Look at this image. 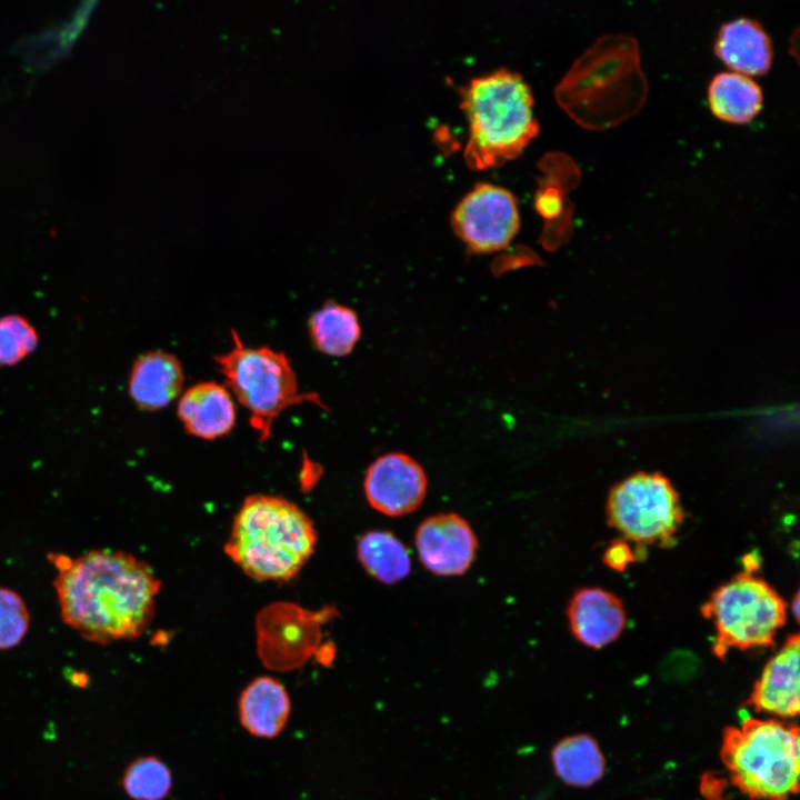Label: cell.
<instances>
[{
    "label": "cell",
    "instance_id": "10",
    "mask_svg": "<svg viewBox=\"0 0 800 800\" xmlns=\"http://www.w3.org/2000/svg\"><path fill=\"white\" fill-rule=\"evenodd\" d=\"M332 613L309 612L288 603L266 608L257 623L258 653L264 666L277 671L302 666L320 642L322 618Z\"/></svg>",
    "mask_w": 800,
    "mask_h": 800
},
{
    "label": "cell",
    "instance_id": "28",
    "mask_svg": "<svg viewBox=\"0 0 800 800\" xmlns=\"http://www.w3.org/2000/svg\"><path fill=\"white\" fill-rule=\"evenodd\" d=\"M792 604H793L792 606L793 614L796 618H798V614H799V594L798 593L794 596Z\"/></svg>",
    "mask_w": 800,
    "mask_h": 800
},
{
    "label": "cell",
    "instance_id": "26",
    "mask_svg": "<svg viewBox=\"0 0 800 800\" xmlns=\"http://www.w3.org/2000/svg\"><path fill=\"white\" fill-rule=\"evenodd\" d=\"M30 613L21 596L0 587V650L19 646L28 633Z\"/></svg>",
    "mask_w": 800,
    "mask_h": 800
},
{
    "label": "cell",
    "instance_id": "12",
    "mask_svg": "<svg viewBox=\"0 0 800 800\" xmlns=\"http://www.w3.org/2000/svg\"><path fill=\"white\" fill-rule=\"evenodd\" d=\"M421 563L440 577L463 574L478 550L469 522L457 513H439L424 519L414 534Z\"/></svg>",
    "mask_w": 800,
    "mask_h": 800
},
{
    "label": "cell",
    "instance_id": "15",
    "mask_svg": "<svg viewBox=\"0 0 800 800\" xmlns=\"http://www.w3.org/2000/svg\"><path fill=\"white\" fill-rule=\"evenodd\" d=\"M177 416L190 436L216 440L234 428L237 412L228 388L214 381H201L180 394Z\"/></svg>",
    "mask_w": 800,
    "mask_h": 800
},
{
    "label": "cell",
    "instance_id": "8",
    "mask_svg": "<svg viewBox=\"0 0 800 800\" xmlns=\"http://www.w3.org/2000/svg\"><path fill=\"white\" fill-rule=\"evenodd\" d=\"M606 513L609 526L637 547H668L684 520L678 491L659 472H636L616 483Z\"/></svg>",
    "mask_w": 800,
    "mask_h": 800
},
{
    "label": "cell",
    "instance_id": "5",
    "mask_svg": "<svg viewBox=\"0 0 800 800\" xmlns=\"http://www.w3.org/2000/svg\"><path fill=\"white\" fill-rule=\"evenodd\" d=\"M721 760L731 782L754 800H788L799 790V728L746 717L723 731Z\"/></svg>",
    "mask_w": 800,
    "mask_h": 800
},
{
    "label": "cell",
    "instance_id": "13",
    "mask_svg": "<svg viewBox=\"0 0 800 800\" xmlns=\"http://www.w3.org/2000/svg\"><path fill=\"white\" fill-rule=\"evenodd\" d=\"M568 620L579 642L600 649L621 636L627 624V612L614 593L599 587H587L572 596Z\"/></svg>",
    "mask_w": 800,
    "mask_h": 800
},
{
    "label": "cell",
    "instance_id": "25",
    "mask_svg": "<svg viewBox=\"0 0 800 800\" xmlns=\"http://www.w3.org/2000/svg\"><path fill=\"white\" fill-rule=\"evenodd\" d=\"M38 343V331L26 317L18 313L0 317V367L20 363L37 349Z\"/></svg>",
    "mask_w": 800,
    "mask_h": 800
},
{
    "label": "cell",
    "instance_id": "23",
    "mask_svg": "<svg viewBox=\"0 0 800 800\" xmlns=\"http://www.w3.org/2000/svg\"><path fill=\"white\" fill-rule=\"evenodd\" d=\"M558 777L576 787H589L604 772V759L593 738L577 734L562 739L552 750Z\"/></svg>",
    "mask_w": 800,
    "mask_h": 800
},
{
    "label": "cell",
    "instance_id": "20",
    "mask_svg": "<svg viewBox=\"0 0 800 800\" xmlns=\"http://www.w3.org/2000/svg\"><path fill=\"white\" fill-rule=\"evenodd\" d=\"M708 103L719 120L744 124L761 111L763 94L752 78L732 71L720 72L709 83Z\"/></svg>",
    "mask_w": 800,
    "mask_h": 800
},
{
    "label": "cell",
    "instance_id": "6",
    "mask_svg": "<svg viewBox=\"0 0 800 800\" xmlns=\"http://www.w3.org/2000/svg\"><path fill=\"white\" fill-rule=\"evenodd\" d=\"M232 347L214 356L226 387L249 412L261 442L272 434L274 421L287 409L313 403L326 408L316 392L301 391L288 356L269 347H249L232 330Z\"/></svg>",
    "mask_w": 800,
    "mask_h": 800
},
{
    "label": "cell",
    "instance_id": "17",
    "mask_svg": "<svg viewBox=\"0 0 800 800\" xmlns=\"http://www.w3.org/2000/svg\"><path fill=\"white\" fill-rule=\"evenodd\" d=\"M543 166L548 174L541 181L536 208L547 221L543 244L554 250L572 233V207L566 199V192L578 184L580 171L574 161L563 153L549 154Z\"/></svg>",
    "mask_w": 800,
    "mask_h": 800
},
{
    "label": "cell",
    "instance_id": "16",
    "mask_svg": "<svg viewBox=\"0 0 800 800\" xmlns=\"http://www.w3.org/2000/svg\"><path fill=\"white\" fill-rule=\"evenodd\" d=\"M184 383L182 363L172 353L150 350L138 356L128 379V393L142 411H158L180 397Z\"/></svg>",
    "mask_w": 800,
    "mask_h": 800
},
{
    "label": "cell",
    "instance_id": "3",
    "mask_svg": "<svg viewBox=\"0 0 800 800\" xmlns=\"http://www.w3.org/2000/svg\"><path fill=\"white\" fill-rule=\"evenodd\" d=\"M316 544L314 526L296 503L254 494L234 516L224 552L256 580L287 581L302 569Z\"/></svg>",
    "mask_w": 800,
    "mask_h": 800
},
{
    "label": "cell",
    "instance_id": "19",
    "mask_svg": "<svg viewBox=\"0 0 800 800\" xmlns=\"http://www.w3.org/2000/svg\"><path fill=\"white\" fill-rule=\"evenodd\" d=\"M291 703L282 683L269 676L253 679L241 692L239 719L258 738H274L284 728Z\"/></svg>",
    "mask_w": 800,
    "mask_h": 800
},
{
    "label": "cell",
    "instance_id": "14",
    "mask_svg": "<svg viewBox=\"0 0 800 800\" xmlns=\"http://www.w3.org/2000/svg\"><path fill=\"white\" fill-rule=\"evenodd\" d=\"M799 636H790L767 662L746 701L757 712L782 718L799 712Z\"/></svg>",
    "mask_w": 800,
    "mask_h": 800
},
{
    "label": "cell",
    "instance_id": "11",
    "mask_svg": "<svg viewBox=\"0 0 800 800\" xmlns=\"http://www.w3.org/2000/svg\"><path fill=\"white\" fill-rule=\"evenodd\" d=\"M427 486L421 464L402 452L378 457L368 467L363 481L369 504L389 517L404 516L419 508Z\"/></svg>",
    "mask_w": 800,
    "mask_h": 800
},
{
    "label": "cell",
    "instance_id": "27",
    "mask_svg": "<svg viewBox=\"0 0 800 800\" xmlns=\"http://www.w3.org/2000/svg\"><path fill=\"white\" fill-rule=\"evenodd\" d=\"M602 559L608 568L614 571H623L636 560V554L630 542L618 539L607 547Z\"/></svg>",
    "mask_w": 800,
    "mask_h": 800
},
{
    "label": "cell",
    "instance_id": "9",
    "mask_svg": "<svg viewBox=\"0 0 800 800\" xmlns=\"http://www.w3.org/2000/svg\"><path fill=\"white\" fill-rule=\"evenodd\" d=\"M520 219L513 194L504 188L477 184L459 202L452 228L473 253H491L506 248L519 230Z\"/></svg>",
    "mask_w": 800,
    "mask_h": 800
},
{
    "label": "cell",
    "instance_id": "4",
    "mask_svg": "<svg viewBox=\"0 0 800 800\" xmlns=\"http://www.w3.org/2000/svg\"><path fill=\"white\" fill-rule=\"evenodd\" d=\"M461 108L470 128L464 160L473 170L514 159L539 131L530 88L516 72L473 78L462 89Z\"/></svg>",
    "mask_w": 800,
    "mask_h": 800
},
{
    "label": "cell",
    "instance_id": "21",
    "mask_svg": "<svg viewBox=\"0 0 800 800\" xmlns=\"http://www.w3.org/2000/svg\"><path fill=\"white\" fill-rule=\"evenodd\" d=\"M311 343L319 352L330 357H344L352 352L361 338L357 312L329 300L308 319Z\"/></svg>",
    "mask_w": 800,
    "mask_h": 800
},
{
    "label": "cell",
    "instance_id": "22",
    "mask_svg": "<svg viewBox=\"0 0 800 800\" xmlns=\"http://www.w3.org/2000/svg\"><path fill=\"white\" fill-rule=\"evenodd\" d=\"M357 557L372 578L386 584L399 582L411 570L408 549L393 533L384 530L362 534L357 543Z\"/></svg>",
    "mask_w": 800,
    "mask_h": 800
},
{
    "label": "cell",
    "instance_id": "24",
    "mask_svg": "<svg viewBox=\"0 0 800 800\" xmlns=\"http://www.w3.org/2000/svg\"><path fill=\"white\" fill-rule=\"evenodd\" d=\"M121 782L133 800H163L171 790L172 778L164 762L148 756L132 761L124 770Z\"/></svg>",
    "mask_w": 800,
    "mask_h": 800
},
{
    "label": "cell",
    "instance_id": "2",
    "mask_svg": "<svg viewBox=\"0 0 800 800\" xmlns=\"http://www.w3.org/2000/svg\"><path fill=\"white\" fill-rule=\"evenodd\" d=\"M648 91L637 39L610 33L574 60L556 87V99L582 128L604 131L636 116Z\"/></svg>",
    "mask_w": 800,
    "mask_h": 800
},
{
    "label": "cell",
    "instance_id": "1",
    "mask_svg": "<svg viewBox=\"0 0 800 800\" xmlns=\"http://www.w3.org/2000/svg\"><path fill=\"white\" fill-rule=\"evenodd\" d=\"M49 557L58 570L53 584L61 619L83 639L133 640L149 627L161 582L147 562L108 549Z\"/></svg>",
    "mask_w": 800,
    "mask_h": 800
},
{
    "label": "cell",
    "instance_id": "18",
    "mask_svg": "<svg viewBox=\"0 0 800 800\" xmlns=\"http://www.w3.org/2000/svg\"><path fill=\"white\" fill-rule=\"evenodd\" d=\"M713 50L732 72L750 78L766 74L772 64L771 39L762 24L751 18L724 22L719 28Z\"/></svg>",
    "mask_w": 800,
    "mask_h": 800
},
{
    "label": "cell",
    "instance_id": "7",
    "mask_svg": "<svg viewBox=\"0 0 800 800\" xmlns=\"http://www.w3.org/2000/svg\"><path fill=\"white\" fill-rule=\"evenodd\" d=\"M714 629L713 652L767 648L774 644L787 620V603L763 579L749 571L719 586L702 606Z\"/></svg>",
    "mask_w": 800,
    "mask_h": 800
}]
</instances>
